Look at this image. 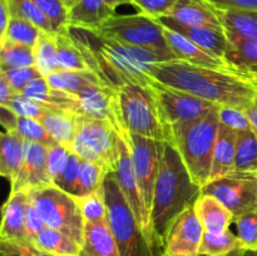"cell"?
<instances>
[{"instance_id": "ac0fdd59", "label": "cell", "mask_w": 257, "mask_h": 256, "mask_svg": "<svg viewBox=\"0 0 257 256\" xmlns=\"http://www.w3.org/2000/svg\"><path fill=\"white\" fill-rule=\"evenodd\" d=\"M29 203L27 191H10L7 202L2 207L0 237L13 241H28L25 215Z\"/></svg>"}, {"instance_id": "2e32d148", "label": "cell", "mask_w": 257, "mask_h": 256, "mask_svg": "<svg viewBox=\"0 0 257 256\" xmlns=\"http://www.w3.org/2000/svg\"><path fill=\"white\" fill-rule=\"evenodd\" d=\"M53 185L48 171V147L38 142L25 141L24 158L12 191H30Z\"/></svg>"}, {"instance_id": "52a82bcc", "label": "cell", "mask_w": 257, "mask_h": 256, "mask_svg": "<svg viewBox=\"0 0 257 256\" xmlns=\"http://www.w3.org/2000/svg\"><path fill=\"white\" fill-rule=\"evenodd\" d=\"M104 37L112 38L120 43L147 48L168 60H175L165 37V28L157 19L137 13L131 15H113L98 29Z\"/></svg>"}, {"instance_id": "91938a15", "label": "cell", "mask_w": 257, "mask_h": 256, "mask_svg": "<svg viewBox=\"0 0 257 256\" xmlns=\"http://www.w3.org/2000/svg\"><path fill=\"white\" fill-rule=\"evenodd\" d=\"M75 2H77V0H63V3H64V4H65V7H67L68 9H69V8L72 7V5L74 4Z\"/></svg>"}, {"instance_id": "f35d334b", "label": "cell", "mask_w": 257, "mask_h": 256, "mask_svg": "<svg viewBox=\"0 0 257 256\" xmlns=\"http://www.w3.org/2000/svg\"><path fill=\"white\" fill-rule=\"evenodd\" d=\"M233 223L241 248L247 252L257 251V210L237 216Z\"/></svg>"}, {"instance_id": "be15d7a7", "label": "cell", "mask_w": 257, "mask_h": 256, "mask_svg": "<svg viewBox=\"0 0 257 256\" xmlns=\"http://www.w3.org/2000/svg\"><path fill=\"white\" fill-rule=\"evenodd\" d=\"M253 83H255V85H256V87H257V79L255 80V82H253Z\"/></svg>"}, {"instance_id": "7a4b0ae2", "label": "cell", "mask_w": 257, "mask_h": 256, "mask_svg": "<svg viewBox=\"0 0 257 256\" xmlns=\"http://www.w3.org/2000/svg\"><path fill=\"white\" fill-rule=\"evenodd\" d=\"M152 78L213 104L231 105L241 109L247 108L257 92L252 80L237 73L198 67L178 59L155 64Z\"/></svg>"}, {"instance_id": "d6a6232c", "label": "cell", "mask_w": 257, "mask_h": 256, "mask_svg": "<svg viewBox=\"0 0 257 256\" xmlns=\"http://www.w3.org/2000/svg\"><path fill=\"white\" fill-rule=\"evenodd\" d=\"M241 248L236 233L227 230L225 232H203L198 253L207 256H227L233 251Z\"/></svg>"}, {"instance_id": "1f68e13d", "label": "cell", "mask_w": 257, "mask_h": 256, "mask_svg": "<svg viewBox=\"0 0 257 256\" xmlns=\"http://www.w3.org/2000/svg\"><path fill=\"white\" fill-rule=\"evenodd\" d=\"M233 171L257 173V136L252 130L236 132Z\"/></svg>"}, {"instance_id": "f6af8a7d", "label": "cell", "mask_w": 257, "mask_h": 256, "mask_svg": "<svg viewBox=\"0 0 257 256\" xmlns=\"http://www.w3.org/2000/svg\"><path fill=\"white\" fill-rule=\"evenodd\" d=\"M218 117L220 122L235 132L250 131L251 124L245 109L231 107V105H218Z\"/></svg>"}, {"instance_id": "ffe728a7", "label": "cell", "mask_w": 257, "mask_h": 256, "mask_svg": "<svg viewBox=\"0 0 257 256\" xmlns=\"http://www.w3.org/2000/svg\"><path fill=\"white\" fill-rule=\"evenodd\" d=\"M227 35V48L225 62L232 72L248 78L252 82L257 79V39Z\"/></svg>"}, {"instance_id": "44dd1931", "label": "cell", "mask_w": 257, "mask_h": 256, "mask_svg": "<svg viewBox=\"0 0 257 256\" xmlns=\"http://www.w3.org/2000/svg\"><path fill=\"white\" fill-rule=\"evenodd\" d=\"M114 12L105 0H77L68 9V27L98 29Z\"/></svg>"}, {"instance_id": "4dcf8cb0", "label": "cell", "mask_w": 257, "mask_h": 256, "mask_svg": "<svg viewBox=\"0 0 257 256\" xmlns=\"http://www.w3.org/2000/svg\"><path fill=\"white\" fill-rule=\"evenodd\" d=\"M55 44L59 70H89L84 55L70 37L67 28L55 33Z\"/></svg>"}, {"instance_id": "cb8c5ba5", "label": "cell", "mask_w": 257, "mask_h": 256, "mask_svg": "<svg viewBox=\"0 0 257 256\" xmlns=\"http://www.w3.org/2000/svg\"><path fill=\"white\" fill-rule=\"evenodd\" d=\"M24 142L15 131H0V177L13 183L24 158Z\"/></svg>"}, {"instance_id": "3957f363", "label": "cell", "mask_w": 257, "mask_h": 256, "mask_svg": "<svg viewBox=\"0 0 257 256\" xmlns=\"http://www.w3.org/2000/svg\"><path fill=\"white\" fill-rule=\"evenodd\" d=\"M201 195L202 187L191 177L178 151L172 143L165 142L151 206L153 233L162 250L176 218L195 206Z\"/></svg>"}, {"instance_id": "b9f144b4", "label": "cell", "mask_w": 257, "mask_h": 256, "mask_svg": "<svg viewBox=\"0 0 257 256\" xmlns=\"http://www.w3.org/2000/svg\"><path fill=\"white\" fill-rule=\"evenodd\" d=\"M15 132L24 138L25 141H32V142L42 143V145L50 147V146L55 145L57 141L48 133L44 125L37 119H32V118L25 117H18L17 127H15Z\"/></svg>"}, {"instance_id": "4fadbf2b", "label": "cell", "mask_w": 257, "mask_h": 256, "mask_svg": "<svg viewBox=\"0 0 257 256\" xmlns=\"http://www.w3.org/2000/svg\"><path fill=\"white\" fill-rule=\"evenodd\" d=\"M127 140L132 151L133 166H135L137 180L140 182L141 191L151 211L153 190H155V183L160 172L165 142L133 135V133H128Z\"/></svg>"}, {"instance_id": "f546056e", "label": "cell", "mask_w": 257, "mask_h": 256, "mask_svg": "<svg viewBox=\"0 0 257 256\" xmlns=\"http://www.w3.org/2000/svg\"><path fill=\"white\" fill-rule=\"evenodd\" d=\"M32 243L39 250L54 256H79L82 250V243L52 227H45L37 237L33 238Z\"/></svg>"}, {"instance_id": "e575fe53", "label": "cell", "mask_w": 257, "mask_h": 256, "mask_svg": "<svg viewBox=\"0 0 257 256\" xmlns=\"http://www.w3.org/2000/svg\"><path fill=\"white\" fill-rule=\"evenodd\" d=\"M34 58L35 67L44 77L59 70L55 33L42 32L37 44L34 45Z\"/></svg>"}, {"instance_id": "8992f818", "label": "cell", "mask_w": 257, "mask_h": 256, "mask_svg": "<svg viewBox=\"0 0 257 256\" xmlns=\"http://www.w3.org/2000/svg\"><path fill=\"white\" fill-rule=\"evenodd\" d=\"M107 220L120 256H158L141 231L140 225L125 201L114 172L103 180Z\"/></svg>"}, {"instance_id": "ee69618b", "label": "cell", "mask_w": 257, "mask_h": 256, "mask_svg": "<svg viewBox=\"0 0 257 256\" xmlns=\"http://www.w3.org/2000/svg\"><path fill=\"white\" fill-rule=\"evenodd\" d=\"M5 105L9 107L14 113H17L19 117L32 118V119L37 120H39L48 110L52 109V108L47 107V105L42 104V103L35 102V100L29 99V98L24 97V95L19 94V93H15Z\"/></svg>"}, {"instance_id": "8fae6325", "label": "cell", "mask_w": 257, "mask_h": 256, "mask_svg": "<svg viewBox=\"0 0 257 256\" xmlns=\"http://www.w3.org/2000/svg\"><path fill=\"white\" fill-rule=\"evenodd\" d=\"M203 195L217 198L235 217L257 210V173L231 172L211 180L202 187Z\"/></svg>"}, {"instance_id": "7c38bea8", "label": "cell", "mask_w": 257, "mask_h": 256, "mask_svg": "<svg viewBox=\"0 0 257 256\" xmlns=\"http://www.w3.org/2000/svg\"><path fill=\"white\" fill-rule=\"evenodd\" d=\"M148 87L152 89L163 120L168 127L177 123L192 122L201 119L211 112L217 104L190 94L185 90L165 85L157 80H152Z\"/></svg>"}, {"instance_id": "e0dca14e", "label": "cell", "mask_w": 257, "mask_h": 256, "mask_svg": "<svg viewBox=\"0 0 257 256\" xmlns=\"http://www.w3.org/2000/svg\"><path fill=\"white\" fill-rule=\"evenodd\" d=\"M158 23L167 29L177 32L185 35L193 43L200 45L202 49L217 57H225L227 48V35L222 27H212V25H183L176 22L170 17L158 18ZM225 60V59H223Z\"/></svg>"}, {"instance_id": "f907efd6", "label": "cell", "mask_w": 257, "mask_h": 256, "mask_svg": "<svg viewBox=\"0 0 257 256\" xmlns=\"http://www.w3.org/2000/svg\"><path fill=\"white\" fill-rule=\"evenodd\" d=\"M25 227H27V235L29 242H32L33 238L37 237L47 227L45 222L43 221L42 216L39 215V212H38L35 206L32 203L30 198L27 207V215H25Z\"/></svg>"}, {"instance_id": "c3c4849f", "label": "cell", "mask_w": 257, "mask_h": 256, "mask_svg": "<svg viewBox=\"0 0 257 256\" xmlns=\"http://www.w3.org/2000/svg\"><path fill=\"white\" fill-rule=\"evenodd\" d=\"M178 0H133V4L142 14L158 19L167 17Z\"/></svg>"}, {"instance_id": "ab89813d", "label": "cell", "mask_w": 257, "mask_h": 256, "mask_svg": "<svg viewBox=\"0 0 257 256\" xmlns=\"http://www.w3.org/2000/svg\"><path fill=\"white\" fill-rule=\"evenodd\" d=\"M77 201L85 222L94 223L107 220V205H105L103 186L100 190L77 197Z\"/></svg>"}, {"instance_id": "7dc6e473", "label": "cell", "mask_w": 257, "mask_h": 256, "mask_svg": "<svg viewBox=\"0 0 257 256\" xmlns=\"http://www.w3.org/2000/svg\"><path fill=\"white\" fill-rule=\"evenodd\" d=\"M10 87L13 88L15 93H22L24 88L29 84L32 80L37 78L44 77L42 73L38 70L37 67H28V68H18V69H10L4 72Z\"/></svg>"}, {"instance_id": "816d5d0a", "label": "cell", "mask_w": 257, "mask_h": 256, "mask_svg": "<svg viewBox=\"0 0 257 256\" xmlns=\"http://www.w3.org/2000/svg\"><path fill=\"white\" fill-rule=\"evenodd\" d=\"M216 9H237L257 12V0H206Z\"/></svg>"}, {"instance_id": "7bdbcfd3", "label": "cell", "mask_w": 257, "mask_h": 256, "mask_svg": "<svg viewBox=\"0 0 257 256\" xmlns=\"http://www.w3.org/2000/svg\"><path fill=\"white\" fill-rule=\"evenodd\" d=\"M50 22L53 32L59 33L68 27V8L63 0H33Z\"/></svg>"}, {"instance_id": "83f0119b", "label": "cell", "mask_w": 257, "mask_h": 256, "mask_svg": "<svg viewBox=\"0 0 257 256\" xmlns=\"http://www.w3.org/2000/svg\"><path fill=\"white\" fill-rule=\"evenodd\" d=\"M39 122L58 143L70 150L77 133L78 115L67 110L49 109L40 118Z\"/></svg>"}, {"instance_id": "30bf717a", "label": "cell", "mask_w": 257, "mask_h": 256, "mask_svg": "<svg viewBox=\"0 0 257 256\" xmlns=\"http://www.w3.org/2000/svg\"><path fill=\"white\" fill-rule=\"evenodd\" d=\"M127 136L128 133L125 136H120L119 158H118V165L114 171L115 180H117L120 191H122L127 203L130 205L145 237L147 238L156 253L158 256H163L162 247L157 242L155 233H153L152 222H151V211L146 203L140 187V182L137 180L135 166H133L132 151H131Z\"/></svg>"}, {"instance_id": "d4e9b609", "label": "cell", "mask_w": 257, "mask_h": 256, "mask_svg": "<svg viewBox=\"0 0 257 256\" xmlns=\"http://www.w3.org/2000/svg\"><path fill=\"white\" fill-rule=\"evenodd\" d=\"M195 211L208 232H225L230 230L235 216L213 196L201 195L195 203Z\"/></svg>"}, {"instance_id": "d6986e66", "label": "cell", "mask_w": 257, "mask_h": 256, "mask_svg": "<svg viewBox=\"0 0 257 256\" xmlns=\"http://www.w3.org/2000/svg\"><path fill=\"white\" fill-rule=\"evenodd\" d=\"M165 37L171 52L175 54L176 59L190 63V64L193 65H198V67L231 70L227 63L222 58L211 54L207 50L202 49L200 45H197L192 40L186 38L185 35L165 28Z\"/></svg>"}, {"instance_id": "484cf974", "label": "cell", "mask_w": 257, "mask_h": 256, "mask_svg": "<svg viewBox=\"0 0 257 256\" xmlns=\"http://www.w3.org/2000/svg\"><path fill=\"white\" fill-rule=\"evenodd\" d=\"M236 132L220 122L212 155L210 181L233 172L235 167Z\"/></svg>"}, {"instance_id": "7402d4cb", "label": "cell", "mask_w": 257, "mask_h": 256, "mask_svg": "<svg viewBox=\"0 0 257 256\" xmlns=\"http://www.w3.org/2000/svg\"><path fill=\"white\" fill-rule=\"evenodd\" d=\"M79 256H120L108 220L85 222Z\"/></svg>"}, {"instance_id": "9c48e42d", "label": "cell", "mask_w": 257, "mask_h": 256, "mask_svg": "<svg viewBox=\"0 0 257 256\" xmlns=\"http://www.w3.org/2000/svg\"><path fill=\"white\" fill-rule=\"evenodd\" d=\"M120 135L107 120L78 117L77 133L70 151L79 158L114 172L119 158Z\"/></svg>"}, {"instance_id": "277c9868", "label": "cell", "mask_w": 257, "mask_h": 256, "mask_svg": "<svg viewBox=\"0 0 257 256\" xmlns=\"http://www.w3.org/2000/svg\"><path fill=\"white\" fill-rule=\"evenodd\" d=\"M218 105L201 119L171 125V140L182 157L191 177L201 187L210 181L212 155L217 138Z\"/></svg>"}, {"instance_id": "9a60e30c", "label": "cell", "mask_w": 257, "mask_h": 256, "mask_svg": "<svg viewBox=\"0 0 257 256\" xmlns=\"http://www.w3.org/2000/svg\"><path fill=\"white\" fill-rule=\"evenodd\" d=\"M203 232L205 228L196 213L195 206L188 207L173 222L166 238L163 255H197Z\"/></svg>"}, {"instance_id": "680465c9", "label": "cell", "mask_w": 257, "mask_h": 256, "mask_svg": "<svg viewBox=\"0 0 257 256\" xmlns=\"http://www.w3.org/2000/svg\"><path fill=\"white\" fill-rule=\"evenodd\" d=\"M246 253H247V251L242 250V248H238V250L233 251V252H231L230 255L227 256H246Z\"/></svg>"}, {"instance_id": "6f0895ef", "label": "cell", "mask_w": 257, "mask_h": 256, "mask_svg": "<svg viewBox=\"0 0 257 256\" xmlns=\"http://www.w3.org/2000/svg\"><path fill=\"white\" fill-rule=\"evenodd\" d=\"M108 3L109 7H112L115 10V8L119 7V5H125V4H133V0H105Z\"/></svg>"}, {"instance_id": "f5cc1de1", "label": "cell", "mask_w": 257, "mask_h": 256, "mask_svg": "<svg viewBox=\"0 0 257 256\" xmlns=\"http://www.w3.org/2000/svg\"><path fill=\"white\" fill-rule=\"evenodd\" d=\"M18 117L19 115L13 112L9 107L0 104V127L4 128L5 131H15Z\"/></svg>"}, {"instance_id": "603a6c76", "label": "cell", "mask_w": 257, "mask_h": 256, "mask_svg": "<svg viewBox=\"0 0 257 256\" xmlns=\"http://www.w3.org/2000/svg\"><path fill=\"white\" fill-rule=\"evenodd\" d=\"M167 17L183 25L222 27L217 10L206 0H178Z\"/></svg>"}, {"instance_id": "74e56055", "label": "cell", "mask_w": 257, "mask_h": 256, "mask_svg": "<svg viewBox=\"0 0 257 256\" xmlns=\"http://www.w3.org/2000/svg\"><path fill=\"white\" fill-rule=\"evenodd\" d=\"M43 30H40L39 28H37L34 24L27 22V20L10 17L5 40L34 48Z\"/></svg>"}, {"instance_id": "60d3db41", "label": "cell", "mask_w": 257, "mask_h": 256, "mask_svg": "<svg viewBox=\"0 0 257 256\" xmlns=\"http://www.w3.org/2000/svg\"><path fill=\"white\" fill-rule=\"evenodd\" d=\"M80 173V158L75 153L70 152L67 163L58 177L53 181V185L57 186L64 192L77 197L78 186H79Z\"/></svg>"}, {"instance_id": "681fc988", "label": "cell", "mask_w": 257, "mask_h": 256, "mask_svg": "<svg viewBox=\"0 0 257 256\" xmlns=\"http://www.w3.org/2000/svg\"><path fill=\"white\" fill-rule=\"evenodd\" d=\"M70 152L72 151L69 148H67L65 146L60 145L58 142L48 147V171H49L52 181H54L58 177V175L62 172Z\"/></svg>"}, {"instance_id": "11a10c76", "label": "cell", "mask_w": 257, "mask_h": 256, "mask_svg": "<svg viewBox=\"0 0 257 256\" xmlns=\"http://www.w3.org/2000/svg\"><path fill=\"white\" fill-rule=\"evenodd\" d=\"M14 94L15 92L13 90V88L10 87L4 72L0 69V104H7V103L9 102L10 98Z\"/></svg>"}, {"instance_id": "8d00e7d4", "label": "cell", "mask_w": 257, "mask_h": 256, "mask_svg": "<svg viewBox=\"0 0 257 256\" xmlns=\"http://www.w3.org/2000/svg\"><path fill=\"white\" fill-rule=\"evenodd\" d=\"M107 173L108 171L103 166L80 158L79 186H78L77 197L100 190Z\"/></svg>"}, {"instance_id": "bcb514c9", "label": "cell", "mask_w": 257, "mask_h": 256, "mask_svg": "<svg viewBox=\"0 0 257 256\" xmlns=\"http://www.w3.org/2000/svg\"><path fill=\"white\" fill-rule=\"evenodd\" d=\"M0 256H54L35 247L29 241H13L0 237Z\"/></svg>"}, {"instance_id": "94428289", "label": "cell", "mask_w": 257, "mask_h": 256, "mask_svg": "<svg viewBox=\"0 0 257 256\" xmlns=\"http://www.w3.org/2000/svg\"><path fill=\"white\" fill-rule=\"evenodd\" d=\"M163 256H172V255H163ZM192 256H207V255H203V253H197V255H192Z\"/></svg>"}, {"instance_id": "5bb4252c", "label": "cell", "mask_w": 257, "mask_h": 256, "mask_svg": "<svg viewBox=\"0 0 257 256\" xmlns=\"http://www.w3.org/2000/svg\"><path fill=\"white\" fill-rule=\"evenodd\" d=\"M75 104L73 113L78 117L107 120L120 136L127 135L120 117L118 92L108 85H97L79 94H74Z\"/></svg>"}, {"instance_id": "d590c367", "label": "cell", "mask_w": 257, "mask_h": 256, "mask_svg": "<svg viewBox=\"0 0 257 256\" xmlns=\"http://www.w3.org/2000/svg\"><path fill=\"white\" fill-rule=\"evenodd\" d=\"M10 17L20 18L32 23L40 30L47 33H54L50 22L44 13L35 5L33 0H7Z\"/></svg>"}, {"instance_id": "4316f807", "label": "cell", "mask_w": 257, "mask_h": 256, "mask_svg": "<svg viewBox=\"0 0 257 256\" xmlns=\"http://www.w3.org/2000/svg\"><path fill=\"white\" fill-rule=\"evenodd\" d=\"M45 78L53 88L70 94H79L89 88L105 85L92 70H58Z\"/></svg>"}, {"instance_id": "6125c7cd", "label": "cell", "mask_w": 257, "mask_h": 256, "mask_svg": "<svg viewBox=\"0 0 257 256\" xmlns=\"http://www.w3.org/2000/svg\"><path fill=\"white\" fill-rule=\"evenodd\" d=\"M252 253V256H257V251H255V252H250ZM246 256H247V253H246Z\"/></svg>"}, {"instance_id": "6da1fadb", "label": "cell", "mask_w": 257, "mask_h": 256, "mask_svg": "<svg viewBox=\"0 0 257 256\" xmlns=\"http://www.w3.org/2000/svg\"><path fill=\"white\" fill-rule=\"evenodd\" d=\"M68 33L84 55L88 68L105 85L118 89L128 83L150 85L155 64L166 62L147 48L120 43L95 29L67 27Z\"/></svg>"}, {"instance_id": "5b68a950", "label": "cell", "mask_w": 257, "mask_h": 256, "mask_svg": "<svg viewBox=\"0 0 257 256\" xmlns=\"http://www.w3.org/2000/svg\"><path fill=\"white\" fill-rule=\"evenodd\" d=\"M117 92L120 117L128 133L170 142L171 128L163 120L157 99L148 85L128 83Z\"/></svg>"}, {"instance_id": "ba28073f", "label": "cell", "mask_w": 257, "mask_h": 256, "mask_svg": "<svg viewBox=\"0 0 257 256\" xmlns=\"http://www.w3.org/2000/svg\"><path fill=\"white\" fill-rule=\"evenodd\" d=\"M28 195L47 227L62 231L79 243H83L85 221L80 212L77 197L54 185L33 188L28 191Z\"/></svg>"}, {"instance_id": "db71d44e", "label": "cell", "mask_w": 257, "mask_h": 256, "mask_svg": "<svg viewBox=\"0 0 257 256\" xmlns=\"http://www.w3.org/2000/svg\"><path fill=\"white\" fill-rule=\"evenodd\" d=\"M10 20L9 8H8L7 0H0V48L5 42L8 24Z\"/></svg>"}, {"instance_id": "9f6ffc18", "label": "cell", "mask_w": 257, "mask_h": 256, "mask_svg": "<svg viewBox=\"0 0 257 256\" xmlns=\"http://www.w3.org/2000/svg\"><path fill=\"white\" fill-rule=\"evenodd\" d=\"M245 112L246 114H247L248 120H250L251 130H252L253 133L257 136V92L255 97H253V99L251 100V103L245 109Z\"/></svg>"}, {"instance_id": "836d02e7", "label": "cell", "mask_w": 257, "mask_h": 256, "mask_svg": "<svg viewBox=\"0 0 257 256\" xmlns=\"http://www.w3.org/2000/svg\"><path fill=\"white\" fill-rule=\"evenodd\" d=\"M28 67H35L34 48L5 40L0 48V69L5 72Z\"/></svg>"}, {"instance_id": "f1b7e54d", "label": "cell", "mask_w": 257, "mask_h": 256, "mask_svg": "<svg viewBox=\"0 0 257 256\" xmlns=\"http://www.w3.org/2000/svg\"><path fill=\"white\" fill-rule=\"evenodd\" d=\"M216 10L226 34L246 39H257V12L237 9Z\"/></svg>"}]
</instances>
